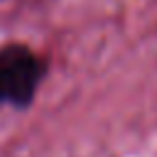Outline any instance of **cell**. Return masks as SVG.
<instances>
[{"label":"cell","mask_w":157,"mask_h":157,"mask_svg":"<svg viewBox=\"0 0 157 157\" xmlns=\"http://www.w3.org/2000/svg\"><path fill=\"white\" fill-rule=\"evenodd\" d=\"M47 76V61L27 44L0 47V105L27 110Z\"/></svg>","instance_id":"6da1fadb"}]
</instances>
